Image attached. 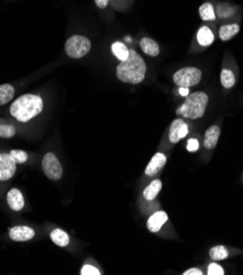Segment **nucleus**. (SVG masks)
<instances>
[{
	"mask_svg": "<svg viewBox=\"0 0 243 275\" xmlns=\"http://www.w3.org/2000/svg\"><path fill=\"white\" fill-rule=\"evenodd\" d=\"M208 275H224L225 271L224 269H222L219 264L217 263H210L209 267H208V271H207Z\"/></svg>",
	"mask_w": 243,
	"mask_h": 275,
	"instance_id": "bb28decb",
	"label": "nucleus"
},
{
	"mask_svg": "<svg viewBox=\"0 0 243 275\" xmlns=\"http://www.w3.org/2000/svg\"><path fill=\"white\" fill-rule=\"evenodd\" d=\"M42 168L45 176L52 181H58L63 176L62 164L53 153H47L43 157Z\"/></svg>",
	"mask_w": 243,
	"mask_h": 275,
	"instance_id": "423d86ee",
	"label": "nucleus"
},
{
	"mask_svg": "<svg viewBox=\"0 0 243 275\" xmlns=\"http://www.w3.org/2000/svg\"><path fill=\"white\" fill-rule=\"evenodd\" d=\"M146 72L147 66L144 58L134 49H129L128 58L121 62L116 67V77L122 82L137 84L145 79Z\"/></svg>",
	"mask_w": 243,
	"mask_h": 275,
	"instance_id": "f257e3e1",
	"label": "nucleus"
},
{
	"mask_svg": "<svg viewBox=\"0 0 243 275\" xmlns=\"http://www.w3.org/2000/svg\"><path fill=\"white\" fill-rule=\"evenodd\" d=\"M140 48L145 54L151 57H157L160 54V47L155 39L150 38H143L139 42Z\"/></svg>",
	"mask_w": 243,
	"mask_h": 275,
	"instance_id": "4468645a",
	"label": "nucleus"
},
{
	"mask_svg": "<svg viewBox=\"0 0 243 275\" xmlns=\"http://www.w3.org/2000/svg\"><path fill=\"white\" fill-rule=\"evenodd\" d=\"M189 134V126L182 118H176L171 123L169 131V139L172 144L179 143Z\"/></svg>",
	"mask_w": 243,
	"mask_h": 275,
	"instance_id": "6e6552de",
	"label": "nucleus"
},
{
	"mask_svg": "<svg viewBox=\"0 0 243 275\" xmlns=\"http://www.w3.org/2000/svg\"><path fill=\"white\" fill-rule=\"evenodd\" d=\"M35 237V231L28 226H14L9 231V238L17 242L29 241Z\"/></svg>",
	"mask_w": 243,
	"mask_h": 275,
	"instance_id": "1a4fd4ad",
	"label": "nucleus"
},
{
	"mask_svg": "<svg viewBox=\"0 0 243 275\" xmlns=\"http://www.w3.org/2000/svg\"><path fill=\"white\" fill-rule=\"evenodd\" d=\"M7 203L14 212H19L24 207V197L19 189L13 188L7 193Z\"/></svg>",
	"mask_w": 243,
	"mask_h": 275,
	"instance_id": "f8f14e48",
	"label": "nucleus"
},
{
	"mask_svg": "<svg viewBox=\"0 0 243 275\" xmlns=\"http://www.w3.org/2000/svg\"><path fill=\"white\" fill-rule=\"evenodd\" d=\"M111 49H112L113 54L115 55V57L119 59L121 62H124L126 59L128 58L129 55V49L127 48V46L124 43L122 42H115L112 44L111 46Z\"/></svg>",
	"mask_w": 243,
	"mask_h": 275,
	"instance_id": "aec40b11",
	"label": "nucleus"
},
{
	"mask_svg": "<svg viewBox=\"0 0 243 275\" xmlns=\"http://www.w3.org/2000/svg\"><path fill=\"white\" fill-rule=\"evenodd\" d=\"M240 31V27L238 24H227L222 26L219 30V38L221 41H229L234 37H236Z\"/></svg>",
	"mask_w": 243,
	"mask_h": 275,
	"instance_id": "a211bd4d",
	"label": "nucleus"
},
{
	"mask_svg": "<svg viewBox=\"0 0 243 275\" xmlns=\"http://www.w3.org/2000/svg\"><path fill=\"white\" fill-rule=\"evenodd\" d=\"M9 154L11 155V157L17 163H24L28 160V154L24 151H20V149H12V151Z\"/></svg>",
	"mask_w": 243,
	"mask_h": 275,
	"instance_id": "393cba45",
	"label": "nucleus"
},
{
	"mask_svg": "<svg viewBox=\"0 0 243 275\" xmlns=\"http://www.w3.org/2000/svg\"><path fill=\"white\" fill-rule=\"evenodd\" d=\"M165 163H166L165 155L162 153H157L155 156L151 158L149 163L147 164V167L145 169V174L148 177L156 176V174L165 166Z\"/></svg>",
	"mask_w": 243,
	"mask_h": 275,
	"instance_id": "9d476101",
	"label": "nucleus"
},
{
	"mask_svg": "<svg viewBox=\"0 0 243 275\" xmlns=\"http://www.w3.org/2000/svg\"><path fill=\"white\" fill-rule=\"evenodd\" d=\"M209 97L206 92L196 91L186 97L184 103L176 110V114L183 118L196 119L205 114Z\"/></svg>",
	"mask_w": 243,
	"mask_h": 275,
	"instance_id": "7ed1b4c3",
	"label": "nucleus"
},
{
	"mask_svg": "<svg viewBox=\"0 0 243 275\" xmlns=\"http://www.w3.org/2000/svg\"><path fill=\"white\" fill-rule=\"evenodd\" d=\"M202 71L196 67H184L173 75V81L180 88H191L200 83Z\"/></svg>",
	"mask_w": 243,
	"mask_h": 275,
	"instance_id": "39448f33",
	"label": "nucleus"
},
{
	"mask_svg": "<svg viewBox=\"0 0 243 275\" xmlns=\"http://www.w3.org/2000/svg\"><path fill=\"white\" fill-rule=\"evenodd\" d=\"M199 147H200V144L197 139H195V138L189 139V142H187V145H186L187 151H189L190 153H195L197 149H199Z\"/></svg>",
	"mask_w": 243,
	"mask_h": 275,
	"instance_id": "cd10ccee",
	"label": "nucleus"
},
{
	"mask_svg": "<svg viewBox=\"0 0 243 275\" xmlns=\"http://www.w3.org/2000/svg\"><path fill=\"white\" fill-rule=\"evenodd\" d=\"M50 239H52V241L57 244L58 247H67L68 244L70 243V238H69V235L64 232L63 229H59L56 228L54 229V231L50 233Z\"/></svg>",
	"mask_w": 243,
	"mask_h": 275,
	"instance_id": "2eb2a0df",
	"label": "nucleus"
},
{
	"mask_svg": "<svg viewBox=\"0 0 243 275\" xmlns=\"http://www.w3.org/2000/svg\"><path fill=\"white\" fill-rule=\"evenodd\" d=\"M91 49V42L88 38L74 36L69 38L65 44V52L70 58L79 59L87 55Z\"/></svg>",
	"mask_w": 243,
	"mask_h": 275,
	"instance_id": "20e7f679",
	"label": "nucleus"
},
{
	"mask_svg": "<svg viewBox=\"0 0 243 275\" xmlns=\"http://www.w3.org/2000/svg\"><path fill=\"white\" fill-rule=\"evenodd\" d=\"M14 97V88L9 83L0 84V107L8 104Z\"/></svg>",
	"mask_w": 243,
	"mask_h": 275,
	"instance_id": "6ab92c4d",
	"label": "nucleus"
},
{
	"mask_svg": "<svg viewBox=\"0 0 243 275\" xmlns=\"http://www.w3.org/2000/svg\"><path fill=\"white\" fill-rule=\"evenodd\" d=\"M43 100L37 94H23L17 98L10 107V114L17 121L27 123L32 118H37L43 111Z\"/></svg>",
	"mask_w": 243,
	"mask_h": 275,
	"instance_id": "f03ea898",
	"label": "nucleus"
},
{
	"mask_svg": "<svg viewBox=\"0 0 243 275\" xmlns=\"http://www.w3.org/2000/svg\"><path fill=\"white\" fill-rule=\"evenodd\" d=\"M95 3H97V6L100 9H104V8L108 7L109 0H95Z\"/></svg>",
	"mask_w": 243,
	"mask_h": 275,
	"instance_id": "c756f323",
	"label": "nucleus"
},
{
	"mask_svg": "<svg viewBox=\"0 0 243 275\" xmlns=\"http://www.w3.org/2000/svg\"><path fill=\"white\" fill-rule=\"evenodd\" d=\"M162 189V182L160 180H154L153 182H151L148 187H147L144 190V197L147 199V201H153L157 197V196L160 193Z\"/></svg>",
	"mask_w": 243,
	"mask_h": 275,
	"instance_id": "f3484780",
	"label": "nucleus"
},
{
	"mask_svg": "<svg viewBox=\"0 0 243 275\" xmlns=\"http://www.w3.org/2000/svg\"><path fill=\"white\" fill-rule=\"evenodd\" d=\"M168 221V214L163 211L154 213L147 221V228L150 233H158Z\"/></svg>",
	"mask_w": 243,
	"mask_h": 275,
	"instance_id": "9b49d317",
	"label": "nucleus"
},
{
	"mask_svg": "<svg viewBox=\"0 0 243 275\" xmlns=\"http://www.w3.org/2000/svg\"><path fill=\"white\" fill-rule=\"evenodd\" d=\"M16 133L17 129L13 125L0 123V137L1 138H12Z\"/></svg>",
	"mask_w": 243,
	"mask_h": 275,
	"instance_id": "b1692460",
	"label": "nucleus"
},
{
	"mask_svg": "<svg viewBox=\"0 0 243 275\" xmlns=\"http://www.w3.org/2000/svg\"><path fill=\"white\" fill-rule=\"evenodd\" d=\"M185 89H186V88H184V90H183V88H182V89H181V91H180V92H181V94H185V93L187 92Z\"/></svg>",
	"mask_w": 243,
	"mask_h": 275,
	"instance_id": "7c9ffc66",
	"label": "nucleus"
},
{
	"mask_svg": "<svg viewBox=\"0 0 243 275\" xmlns=\"http://www.w3.org/2000/svg\"><path fill=\"white\" fill-rule=\"evenodd\" d=\"M183 275H202V271L200 269H190V270H186L185 272H183Z\"/></svg>",
	"mask_w": 243,
	"mask_h": 275,
	"instance_id": "c85d7f7f",
	"label": "nucleus"
},
{
	"mask_svg": "<svg viewBox=\"0 0 243 275\" xmlns=\"http://www.w3.org/2000/svg\"><path fill=\"white\" fill-rule=\"evenodd\" d=\"M17 171V162L10 154H0V181L4 182L11 179Z\"/></svg>",
	"mask_w": 243,
	"mask_h": 275,
	"instance_id": "0eeeda50",
	"label": "nucleus"
},
{
	"mask_svg": "<svg viewBox=\"0 0 243 275\" xmlns=\"http://www.w3.org/2000/svg\"><path fill=\"white\" fill-rule=\"evenodd\" d=\"M80 274L81 275H100L101 273L95 267L90 266V264H84L82 269H81Z\"/></svg>",
	"mask_w": 243,
	"mask_h": 275,
	"instance_id": "a878e982",
	"label": "nucleus"
},
{
	"mask_svg": "<svg viewBox=\"0 0 243 275\" xmlns=\"http://www.w3.org/2000/svg\"><path fill=\"white\" fill-rule=\"evenodd\" d=\"M220 137V127L218 125H211L207 131L205 132L204 136V147L206 149H214L216 147L217 143H218V139Z\"/></svg>",
	"mask_w": 243,
	"mask_h": 275,
	"instance_id": "ddd939ff",
	"label": "nucleus"
},
{
	"mask_svg": "<svg viewBox=\"0 0 243 275\" xmlns=\"http://www.w3.org/2000/svg\"><path fill=\"white\" fill-rule=\"evenodd\" d=\"M236 76L235 74L230 69H222L220 74V82L222 87L226 89H230L236 84Z\"/></svg>",
	"mask_w": 243,
	"mask_h": 275,
	"instance_id": "412c9836",
	"label": "nucleus"
},
{
	"mask_svg": "<svg viewBox=\"0 0 243 275\" xmlns=\"http://www.w3.org/2000/svg\"><path fill=\"white\" fill-rule=\"evenodd\" d=\"M215 37L208 27H202L197 32V41L202 46H209L214 42Z\"/></svg>",
	"mask_w": 243,
	"mask_h": 275,
	"instance_id": "dca6fc26",
	"label": "nucleus"
},
{
	"mask_svg": "<svg viewBox=\"0 0 243 275\" xmlns=\"http://www.w3.org/2000/svg\"><path fill=\"white\" fill-rule=\"evenodd\" d=\"M199 12L201 18L204 20V21H214L216 18L214 7H212V4L209 2L202 4L199 9Z\"/></svg>",
	"mask_w": 243,
	"mask_h": 275,
	"instance_id": "5701e85b",
	"label": "nucleus"
},
{
	"mask_svg": "<svg viewBox=\"0 0 243 275\" xmlns=\"http://www.w3.org/2000/svg\"><path fill=\"white\" fill-rule=\"evenodd\" d=\"M209 257L214 261H222L229 257V250L225 246H215L209 250Z\"/></svg>",
	"mask_w": 243,
	"mask_h": 275,
	"instance_id": "4be33fe9",
	"label": "nucleus"
}]
</instances>
